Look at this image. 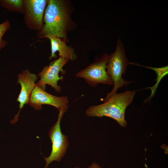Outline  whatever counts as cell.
<instances>
[{"instance_id":"13","label":"cell","mask_w":168,"mask_h":168,"mask_svg":"<svg viewBox=\"0 0 168 168\" xmlns=\"http://www.w3.org/2000/svg\"><path fill=\"white\" fill-rule=\"evenodd\" d=\"M10 27V23L8 20H6L2 23L0 24V52L8 44V42L3 40L2 38Z\"/></svg>"},{"instance_id":"10","label":"cell","mask_w":168,"mask_h":168,"mask_svg":"<svg viewBox=\"0 0 168 168\" xmlns=\"http://www.w3.org/2000/svg\"><path fill=\"white\" fill-rule=\"evenodd\" d=\"M48 38L50 40L51 45V54L49 59L56 58L55 53L58 52L59 57L67 59L68 60H73L77 58V56L74 50L67 45L64 41L57 36L48 35L43 38Z\"/></svg>"},{"instance_id":"6","label":"cell","mask_w":168,"mask_h":168,"mask_svg":"<svg viewBox=\"0 0 168 168\" xmlns=\"http://www.w3.org/2000/svg\"><path fill=\"white\" fill-rule=\"evenodd\" d=\"M69 60L59 57L58 58L51 62L49 66H46L39 74L40 80L36 83V85L45 90L46 85H48L54 89L56 92L61 91V86L58 84L59 80H63V77L59 75L60 72L64 74L66 71L63 67Z\"/></svg>"},{"instance_id":"12","label":"cell","mask_w":168,"mask_h":168,"mask_svg":"<svg viewBox=\"0 0 168 168\" xmlns=\"http://www.w3.org/2000/svg\"><path fill=\"white\" fill-rule=\"evenodd\" d=\"M0 5L9 12L23 14V0H0Z\"/></svg>"},{"instance_id":"7","label":"cell","mask_w":168,"mask_h":168,"mask_svg":"<svg viewBox=\"0 0 168 168\" xmlns=\"http://www.w3.org/2000/svg\"><path fill=\"white\" fill-rule=\"evenodd\" d=\"M68 103L67 96H55L36 85L31 93L28 103L36 110H41L43 105H48L55 107L59 112L61 110L66 111Z\"/></svg>"},{"instance_id":"2","label":"cell","mask_w":168,"mask_h":168,"mask_svg":"<svg viewBox=\"0 0 168 168\" xmlns=\"http://www.w3.org/2000/svg\"><path fill=\"white\" fill-rule=\"evenodd\" d=\"M67 19L66 9L62 1L48 0L43 18L44 24L37 36L42 38L50 35L65 37Z\"/></svg>"},{"instance_id":"9","label":"cell","mask_w":168,"mask_h":168,"mask_svg":"<svg viewBox=\"0 0 168 168\" xmlns=\"http://www.w3.org/2000/svg\"><path fill=\"white\" fill-rule=\"evenodd\" d=\"M38 78L37 75L31 73L27 69L23 70L18 74L17 84L21 85V89L17 101L19 103V110L14 119L10 121L11 124L17 121L21 110L25 105L28 104L31 93L36 85L35 82Z\"/></svg>"},{"instance_id":"1","label":"cell","mask_w":168,"mask_h":168,"mask_svg":"<svg viewBox=\"0 0 168 168\" xmlns=\"http://www.w3.org/2000/svg\"><path fill=\"white\" fill-rule=\"evenodd\" d=\"M136 91L127 90L116 93L103 104L90 106L86 111L89 117H110L115 120L121 127H125L127 122L125 113L127 107L133 102Z\"/></svg>"},{"instance_id":"4","label":"cell","mask_w":168,"mask_h":168,"mask_svg":"<svg viewBox=\"0 0 168 168\" xmlns=\"http://www.w3.org/2000/svg\"><path fill=\"white\" fill-rule=\"evenodd\" d=\"M66 112L61 110L59 112L57 122L49 130V136L52 143V148L50 155L44 157L45 161L44 168H47L53 161L60 162L66 152L69 144L68 137L62 133L60 128L61 121Z\"/></svg>"},{"instance_id":"8","label":"cell","mask_w":168,"mask_h":168,"mask_svg":"<svg viewBox=\"0 0 168 168\" xmlns=\"http://www.w3.org/2000/svg\"><path fill=\"white\" fill-rule=\"evenodd\" d=\"M25 24L28 28L40 31L43 24L44 12L48 0H23Z\"/></svg>"},{"instance_id":"5","label":"cell","mask_w":168,"mask_h":168,"mask_svg":"<svg viewBox=\"0 0 168 168\" xmlns=\"http://www.w3.org/2000/svg\"><path fill=\"white\" fill-rule=\"evenodd\" d=\"M109 56H104L77 73V77L83 79L90 86L95 87L98 84L113 85L108 74L106 66Z\"/></svg>"},{"instance_id":"3","label":"cell","mask_w":168,"mask_h":168,"mask_svg":"<svg viewBox=\"0 0 168 168\" xmlns=\"http://www.w3.org/2000/svg\"><path fill=\"white\" fill-rule=\"evenodd\" d=\"M129 63L123 45L119 40L116 50L109 56L106 65V71L113 82L114 86L112 90L107 93L105 101L116 93L119 88L133 82L126 80L122 77V75L126 72L127 66Z\"/></svg>"},{"instance_id":"14","label":"cell","mask_w":168,"mask_h":168,"mask_svg":"<svg viewBox=\"0 0 168 168\" xmlns=\"http://www.w3.org/2000/svg\"><path fill=\"white\" fill-rule=\"evenodd\" d=\"M74 168H80L79 167H75ZM87 168H101L100 166V165H99L97 163H96L95 162H93Z\"/></svg>"},{"instance_id":"11","label":"cell","mask_w":168,"mask_h":168,"mask_svg":"<svg viewBox=\"0 0 168 168\" xmlns=\"http://www.w3.org/2000/svg\"><path fill=\"white\" fill-rule=\"evenodd\" d=\"M137 64L139 66H142L152 70L155 71L156 74V82L155 84L152 87L147 88H149L151 89V93L149 96L144 101V103H145L151 100L155 94L156 90L158 86L160 81L163 77L168 74V67L167 65L161 68H158L144 66L138 64Z\"/></svg>"}]
</instances>
